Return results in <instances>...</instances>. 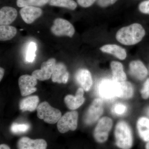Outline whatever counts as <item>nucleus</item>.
I'll list each match as a JSON object with an SVG mask.
<instances>
[{"instance_id": "obj_30", "label": "nucleus", "mask_w": 149, "mask_h": 149, "mask_svg": "<svg viewBox=\"0 0 149 149\" xmlns=\"http://www.w3.org/2000/svg\"><path fill=\"white\" fill-rule=\"evenodd\" d=\"M139 9L141 13L149 15V0H145L140 3Z\"/></svg>"}, {"instance_id": "obj_14", "label": "nucleus", "mask_w": 149, "mask_h": 149, "mask_svg": "<svg viewBox=\"0 0 149 149\" xmlns=\"http://www.w3.org/2000/svg\"><path fill=\"white\" fill-rule=\"evenodd\" d=\"M84 91L83 88L77 89L75 96L68 95L65 97V103L70 109L74 110L80 107L85 102Z\"/></svg>"}, {"instance_id": "obj_37", "label": "nucleus", "mask_w": 149, "mask_h": 149, "mask_svg": "<svg viewBox=\"0 0 149 149\" xmlns=\"http://www.w3.org/2000/svg\"></svg>"}, {"instance_id": "obj_10", "label": "nucleus", "mask_w": 149, "mask_h": 149, "mask_svg": "<svg viewBox=\"0 0 149 149\" xmlns=\"http://www.w3.org/2000/svg\"><path fill=\"white\" fill-rule=\"evenodd\" d=\"M117 90L118 82L113 80H103L99 85L98 88L100 95L107 99L116 97Z\"/></svg>"}, {"instance_id": "obj_11", "label": "nucleus", "mask_w": 149, "mask_h": 149, "mask_svg": "<svg viewBox=\"0 0 149 149\" xmlns=\"http://www.w3.org/2000/svg\"><path fill=\"white\" fill-rule=\"evenodd\" d=\"M47 143L45 140H33L27 137H23L18 140L17 149H47Z\"/></svg>"}, {"instance_id": "obj_8", "label": "nucleus", "mask_w": 149, "mask_h": 149, "mask_svg": "<svg viewBox=\"0 0 149 149\" xmlns=\"http://www.w3.org/2000/svg\"><path fill=\"white\" fill-rule=\"evenodd\" d=\"M56 64L55 59L49 58L42 63L41 69L33 71L32 75L40 81L49 80L52 75Z\"/></svg>"}, {"instance_id": "obj_15", "label": "nucleus", "mask_w": 149, "mask_h": 149, "mask_svg": "<svg viewBox=\"0 0 149 149\" xmlns=\"http://www.w3.org/2000/svg\"><path fill=\"white\" fill-rule=\"evenodd\" d=\"M75 79L78 84L84 91L88 92L91 90L93 84L91 72L86 69H80L75 74Z\"/></svg>"}, {"instance_id": "obj_1", "label": "nucleus", "mask_w": 149, "mask_h": 149, "mask_svg": "<svg viewBox=\"0 0 149 149\" xmlns=\"http://www.w3.org/2000/svg\"><path fill=\"white\" fill-rule=\"evenodd\" d=\"M146 35V31L141 24L133 23L120 28L116 33V38L122 45H133L140 42Z\"/></svg>"}, {"instance_id": "obj_5", "label": "nucleus", "mask_w": 149, "mask_h": 149, "mask_svg": "<svg viewBox=\"0 0 149 149\" xmlns=\"http://www.w3.org/2000/svg\"><path fill=\"white\" fill-rule=\"evenodd\" d=\"M78 114L77 111L67 112L60 118L57 122V128L61 133H64L69 130L74 131L77 126Z\"/></svg>"}, {"instance_id": "obj_31", "label": "nucleus", "mask_w": 149, "mask_h": 149, "mask_svg": "<svg viewBox=\"0 0 149 149\" xmlns=\"http://www.w3.org/2000/svg\"><path fill=\"white\" fill-rule=\"evenodd\" d=\"M118 0H97V4L101 8H107L112 5Z\"/></svg>"}, {"instance_id": "obj_35", "label": "nucleus", "mask_w": 149, "mask_h": 149, "mask_svg": "<svg viewBox=\"0 0 149 149\" xmlns=\"http://www.w3.org/2000/svg\"><path fill=\"white\" fill-rule=\"evenodd\" d=\"M146 113L148 116V118H149V106L146 109Z\"/></svg>"}, {"instance_id": "obj_13", "label": "nucleus", "mask_w": 149, "mask_h": 149, "mask_svg": "<svg viewBox=\"0 0 149 149\" xmlns=\"http://www.w3.org/2000/svg\"><path fill=\"white\" fill-rule=\"evenodd\" d=\"M19 13L24 22L30 24L42 15V10L37 7L26 6L21 9Z\"/></svg>"}, {"instance_id": "obj_16", "label": "nucleus", "mask_w": 149, "mask_h": 149, "mask_svg": "<svg viewBox=\"0 0 149 149\" xmlns=\"http://www.w3.org/2000/svg\"><path fill=\"white\" fill-rule=\"evenodd\" d=\"M17 11L16 9L10 6H4L0 10V24L9 25L16 19Z\"/></svg>"}, {"instance_id": "obj_26", "label": "nucleus", "mask_w": 149, "mask_h": 149, "mask_svg": "<svg viewBox=\"0 0 149 149\" xmlns=\"http://www.w3.org/2000/svg\"><path fill=\"white\" fill-rule=\"evenodd\" d=\"M30 126L26 123H13L11 126V131L15 134L24 133L29 130Z\"/></svg>"}, {"instance_id": "obj_29", "label": "nucleus", "mask_w": 149, "mask_h": 149, "mask_svg": "<svg viewBox=\"0 0 149 149\" xmlns=\"http://www.w3.org/2000/svg\"><path fill=\"white\" fill-rule=\"evenodd\" d=\"M127 107L123 104H117L114 106L113 108V111L115 114L121 115L124 114L127 111Z\"/></svg>"}, {"instance_id": "obj_34", "label": "nucleus", "mask_w": 149, "mask_h": 149, "mask_svg": "<svg viewBox=\"0 0 149 149\" xmlns=\"http://www.w3.org/2000/svg\"><path fill=\"white\" fill-rule=\"evenodd\" d=\"M0 149H10L9 146L6 144H1L0 146Z\"/></svg>"}, {"instance_id": "obj_23", "label": "nucleus", "mask_w": 149, "mask_h": 149, "mask_svg": "<svg viewBox=\"0 0 149 149\" xmlns=\"http://www.w3.org/2000/svg\"><path fill=\"white\" fill-rule=\"evenodd\" d=\"M15 27L10 25H1L0 26V40L6 41L11 40L17 34Z\"/></svg>"}, {"instance_id": "obj_2", "label": "nucleus", "mask_w": 149, "mask_h": 149, "mask_svg": "<svg viewBox=\"0 0 149 149\" xmlns=\"http://www.w3.org/2000/svg\"><path fill=\"white\" fill-rule=\"evenodd\" d=\"M116 144L121 149H130L133 145V136L129 124L120 120L116 125L114 131Z\"/></svg>"}, {"instance_id": "obj_25", "label": "nucleus", "mask_w": 149, "mask_h": 149, "mask_svg": "<svg viewBox=\"0 0 149 149\" xmlns=\"http://www.w3.org/2000/svg\"><path fill=\"white\" fill-rule=\"evenodd\" d=\"M49 0H17V5L19 7L26 6L41 7L45 5Z\"/></svg>"}, {"instance_id": "obj_18", "label": "nucleus", "mask_w": 149, "mask_h": 149, "mask_svg": "<svg viewBox=\"0 0 149 149\" xmlns=\"http://www.w3.org/2000/svg\"><path fill=\"white\" fill-rule=\"evenodd\" d=\"M103 52L110 54L120 60H123L127 57L126 51L124 48L116 45H107L100 48Z\"/></svg>"}, {"instance_id": "obj_4", "label": "nucleus", "mask_w": 149, "mask_h": 149, "mask_svg": "<svg viewBox=\"0 0 149 149\" xmlns=\"http://www.w3.org/2000/svg\"><path fill=\"white\" fill-rule=\"evenodd\" d=\"M112 126L113 121L110 118L105 116L101 118L93 133V136L96 142L100 143L106 142Z\"/></svg>"}, {"instance_id": "obj_3", "label": "nucleus", "mask_w": 149, "mask_h": 149, "mask_svg": "<svg viewBox=\"0 0 149 149\" xmlns=\"http://www.w3.org/2000/svg\"><path fill=\"white\" fill-rule=\"evenodd\" d=\"M37 117L49 124L57 123L61 117L60 111L52 107L47 102L40 104L37 107Z\"/></svg>"}, {"instance_id": "obj_6", "label": "nucleus", "mask_w": 149, "mask_h": 149, "mask_svg": "<svg viewBox=\"0 0 149 149\" xmlns=\"http://www.w3.org/2000/svg\"><path fill=\"white\" fill-rule=\"evenodd\" d=\"M103 102L101 98L95 99L85 113L84 121L88 125L93 124L102 116L104 112Z\"/></svg>"}, {"instance_id": "obj_22", "label": "nucleus", "mask_w": 149, "mask_h": 149, "mask_svg": "<svg viewBox=\"0 0 149 149\" xmlns=\"http://www.w3.org/2000/svg\"><path fill=\"white\" fill-rule=\"evenodd\" d=\"M69 74L66 66L62 63H56L52 76V81L54 83H63V78Z\"/></svg>"}, {"instance_id": "obj_19", "label": "nucleus", "mask_w": 149, "mask_h": 149, "mask_svg": "<svg viewBox=\"0 0 149 149\" xmlns=\"http://www.w3.org/2000/svg\"><path fill=\"white\" fill-rule=\"evenodd\" d=\"M137 128L141 139L145 142L149 141V118L141 117L137 122Z\"/></svg>"}, {"instance_id": "obj_24", "label": "nucleus", "mask_w": 149, "mask_h": 149, "mask_svg": "<svg viewBox=\"0 0 149 149\" xmlns=\"http://www.w3.org/2000/svg\"><path fill=\"white\" fill-rule=\"evenodd\" d=\"M49 4L51 6L64 8L74 10L77 7V3L74 0H50Z\"/></svg>"}, {"instance_id": "obj_17", "label": "nucleus", "mask_w": 149, "mask_h": 149, "mask_svg": "<svg viewBox=\"0 0 149 149\" xmlns=\"http://www.w3.org/2000/svg\"><path fill=\"white\" fill-rule=\"evenodd\" d=\"M134 94V89L132 83L128 81L118 82L116 97L123 99H131Z\"/></svg>"}, {"instance_id": "obj_21", "label": "nucleus", "mask_w": 149, "mask_h": 149, "mask_svg": "<svg viewBox=\"0 0 149 149\" xmlns=\"http://www.w3.org/2000/svg\"><path fill=\"white\" fill-rule=\"evenodd\" d=\"M39 102L38 96H29L22 100L19 103V109L22 111H33L37 109Z\"/></svg>"}, {"instance_id": "obj_28", "label": "nucleus", "mask_w": 149, "mask_h": 149, "mask_svg": "<svg viewBox=\"0 0 149 149\" xmlns=\"http://www.w3.org/2000/svg\"><path fill=\"white\" fill-rule=\"evenodd\" d=\"M141 94L142 97L144 100L149 98V78L144 83L141 91Z\"/></svg>"}, {"instance_id": "obj_36", "label": "nucleus", "mask_w": 149, "mask_h": 149, "mask_svg": "<svg viewBox=\"0 0 149 149\" xmlns=\"http://www.w3.org/2000/svg\"><path fill=\"white\" fill-rule=\"evenodd\" d=\"M146 149H149V141L146 144Z\"/></svg>"}, {"instance_id": "obj_27", "label": "nucleus", "mask_w": 149, "mask_h": 149, "mask_svg": "<svg viewBox=\"0 0 149 149\" xmlns=\"http://www.w3.org/2000/svg\"><path fill=\"white\" fill-rule=\"evenodd\" d=\"M37 50V45L34 42H31L29 44L27 50L26 60L28 62H32L35 60V52Z\"/></svg>"}, {"instance_id": "obj_12", "label": "nucleus", "mask_w": 149, "mask_h": 149, "mask_svg": "<svg viewBox=\"0 0 149 149\" xmlns=\"http://www.w3.org/2000/svg\"><path fill=\"white\" fill-rule=\"evenodd\" d=\"M129 72L131 76L140 81L146 79L148 74L147 68L140 60L130 62L129 64Z\"/></svg>"}, {"instance_id": "obj_33", "label": "nucleus", "mask_w": 149, "mask_h": 149, "mask_svg": "<svg viewBox=\"0 0 149 149\" xmlns=\"http://www.w3.org/2000/svg\"><path fill=\"white\" fill-rule=\"evenodd\" d=\"M5 70L3 68H0V81H1L4 74Z\"/></svg>"}, {"instance_id": "obj_20", "label": "nucleus", "mask_w": 149, "mask_h": 149, "mask_svg": "<svg viewBox=\"0 0 149 149\" xmlns=\"http://www.w3.org/2000/svg\"><path fill=\"white\" fill-rule=\"evenodd\" d=\"M110 66L112 73L113 80L117 82L126 81L127 76L121 63L116 61H112Z\"/></svg>"}, {"instance_id": "obj_7", "label": "nucleus", "mask_w": 149, "mask_h": 149, "mask_svg": "<svg viewBox=\"0 0 149 149\" xmlns=\"http://www.w3.org/2000/svg\"><path fill=\"white\" fill-rule=\"evenodd\" d=\"M51 31L54 35L58 37L65 36L72 37L75 32L72 24L66 19L61 18L55 19Z\"/></svg>"}, {"instance_id": "obj_9", "label": "nucleus", "mask_w": 149, "mask_h": 149, "mask_svg": "<svg viewBox=\"0 0 149 149\" xmlns=\"http://www.w3.org/2000/svg\"><path fill=\"white\" fill-rule=\"evenodd\" d=\"M37 79L32 75L24 74L19 78L18 84L21 94L26 96L37 91L35 86L37 85Z\"/></svg>"}, {"instance_id": "obj_32", "label": "nucleus", "mask_w": 149, "mask_h": 149, "mask_svg": "<svg viewBox=\"0 0 149 149\" xmlns=\"http://www.w3.org/2000/svg\"><path fill=\"white\" fill-rule=\"evenodd\" d=\"M97 0H77V3L83 8L90 7Z\"/></svg>"}]
</instances>
